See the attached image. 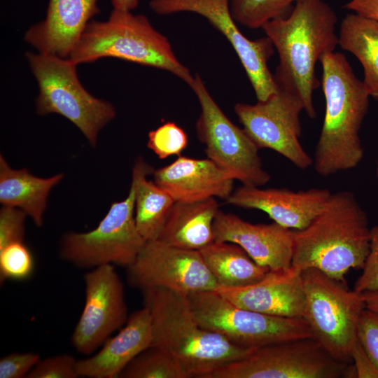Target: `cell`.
Here are the masks:
<instances>
[{"mask_svg":"<svg viewBox=\"0 0 378 378\" xmlns=\"http://www.w3.org/2000/svg\"><path fill=\"white\" fill-rule=\"evenodd\" d=\"M337 22L336 13L323 0H300L286 15L262 27L278 52L276 86L299 96L311 118L316 117L313 94L319 85L315 66L338 46Z\"/></svg>","mask_w":378,"mask_h":378,"instance_id":"cell-1","label":"cell"},{"mask_svg":"<svg viewBox=\"0 0 378 378\" xmlns=\"http://www.w3.org/2000/svg\"><path fill=\"white\" fill-rule=\"evenodd\" d=\"M292 266L315 268L344 282L351 270L363 269L370 252L371 228L366 213L350 191L331 193L304 229L293 230Z\"/></svg>","mask_w":378,"mask_h":378,"instance_id":"cell-2","label":"cell"},{"mask_svg":"<svg viewBox=\"0 0 378 378\" xmlns=\"http://www.w3.org/2000/svg\"><path fill=\"white\" fill-rule=\"evenodd\" d=\"M319 62L326 109L313 164L316 173L326 177L361 162L364 150L359 133L370 95L344 55L328 52Z\"/></svg>","mask_w":378,"mask_h":378,"instance_id":"cell-3","label":"cell"},{"mask_svg":"<svg viewBox=\"0 0 378 378\" xmlns=\"http://www.w3.org/2000/svg\"><path fill=\"white\" fill-rule=\"evenodd\" d=\"M150 313L151 346L169 352L188 378H206L217 368L247 356L255 349L235 344L203 328L191 310L186 294L164 288L142 289Z\"/></svg>","mask_w":378,"mask_h":378,"instance_id":"cell-4","label":"cell"},{"mask_svg":"<svg viewBox=\"0 0 378 378\" xmlns=\"http://www.w3.org/2000/svg\"><path fill=\"white\" fill-rule=\"evenodd\" d=\"M115 57L168 71L188 85L194 76L176 57L167 38L144 15L113 9L107 20H91L68 59L76 64Z\"/></svg>","mask_w":378,"mask_h":378,"instance_id":"cell-5","label":"cell"},{"mask_svg":"<svg viewBox=\"0 0 378 378\" xmlns=\"http://www.w3.org/2000/svg\"><path fill=\"white\" fill-rule=\"evenodd\" d=\"M25 55L38 85L37 113L66 118L95 146L101 130L115 116L113 105L84 88L77 75V64L68 58L31 52Z\"/></svg>","mask_w":378,"mask_h":378,"instance_id":"cell-6","label":"cell"},{"mask_svg":"<svg viewBox=\"0 0 378 378\" xmlns=\"http://www.w3.org/2000/svg\"><path fill=\"white\" fill-rule=\"evenodd\" d=\"M302 276L305 293L303 319L312 337L334 358L349 363L359 320L366 309L362 293L349 290L344 281L315 268L302 271Z\"/></svg>","mask_w":378,"mask_h":378,"instance_id":"cell-7","label":"cell"},{"mask_svg":"<svg viewBox=\"0 0 378 378\" xmlns=\"http://www.w3.org/2000/svg\"><path fill=\"white\" fill-rule=\"evenodd\" d=\"M139 171L136 163L127 196L111 204L97 227L86 232L65 234L60 242V257L79 268L112 264L127 267L146 241L135 220V195Z\"/></svg>","mask_w":378,"mask_h":378,"instance_id":"cell-8","label":"cell"},{"mask_svg":"<svg viewBox=\"0 0 378 378\" xmlns=\"http://www.w3.org/2000/svg\"><path fill=\"white\" fill-rule=\"evenodd\" d=\"M187 297L194 316L203 328L237 345L256 349L312 337L303 318L274 316L244 309L216 290L191 293Z\"/></svg>","mask_w":378,"mask_h":378,"instance_id":"cell-9","label":"cell"},{"mask_svg":"<svg viewBox=\"0 0 378 378\" xmlns=\"http://www.w3.org/2000/svg\"><path fill=\"white\" fill-rule=\"evenodd\" d=\"M189 87L200 106L196 131L207 158L242 185L261 187L268 183L271 176L263 167L259 148L243 128L227 117L198 74Z\"/></svg>","mask_w":378,"mask_h":378,"instance_id":"cell-10","label":"cell"},{"mask_svg":"<svg viewBox=\"0 0 378 378\" xmlns=\"http://www.w3.org/2000/svg\"><path fill=\"white\" fill-rule=\"evenodd\" d=\"M348 365L334 358L311 337L256 348L206 378H337L344 377Z\"/></svg>","mask_w":378,"mask_h":378,"instance_id":"cell-11","label":"cell"},{"mask_svg":"<svg viewBox=\"0 0 378 378\" xmlns=\"http://www.w3.org/2000/svg\"><path fill=\"white\" fill-rule=\"evenodd\" d=\"M234 110L242 128L259 150H274L300 169L313 164L300 141V114L304 106L296 94L277 87L276 92L267 99L254 104L238 102Z\"/></svg>","mask_w":378,"mask_h":378,"instance_id":"cell-12","label":"cell"},{"mask_svg":"<svg viewBox=\"0 0 378 378\" xmlns=\"http://www.w3.org/2000/svg\"><path fill=\"white\" fill-rule=\"evenodd\" d=\"M149 6L158 15L190 12L206 18L234 50L257 100H265L276 92L274 74L268 66L275 50L272 41L267 36L256 40L244 36L232 15L230 0H150Z\"/></svg>","mask_w":378,"mask_h":378,"instance_id":"cell-13","label":"cell"},{"mask_svg":"<svg viewBox=\"0 0 378 378\" xmlns=\"http://www.w3.org/2000/svg\"><path fill=\"white\" fill-rule=\"evenodd\" d=\"M127 269L130 284L141 290L164 288L188 295L218 288L200 251L158 239L147 241Z\"/></svg>","mask_w":378,"mask_h":378,"instance_id":"cell-14","label":"cell"},{"mask_svg":"<svg viewBox=\"0 0 378 378\" xmlns=\"http://www.w3.org/2000/svg\"><path fill=\"white\" fill-rule=\"evenodd\" d=\"M85 304L71 335L74 349L94 354L128 319L123 284L113 265L93 268L84 276Z\"/></svg>","mask_w":378,"mask_h":378,"instance_id":"cell-15","label":"cell"},{"mask_svg":"<svg viewBox=\"0 0 378 378\" xmlns=\"http://www.w3.org/2000/svg\"><path fill=\"white\" fill-rule=\"evenodd\" d=\"M331 193L327 188L293 191L241 185L232 191L225 202L237 207L260 210L281 226L301 230L318 214Z\"/></svg>","mask_w":378,"mask_h":378,"instance_id":"cell-16","label":"cell"},{"mask_svg":"<svg viewBox=\"0 0 378 378\" xmlns=\"http://www.w3.org/2000/svg\"><path fill=\"white\" fill-rule=\"evenodd\" d=\"M214 233L215 241L240 246L255 262L270 270L292 265L293 230L274 222L253 224L219 209L214 222Z\"/></svg>","mask_w":378,"mask_h":378,"instance_id":"cell-17","label":"cell"},{"mask_svg":"<svg viewBox=\"0 0 378 378\" xmlns=\"http://www.w3.org/2000/svg\"><path fill=\"white\" fill-rule=\"evenodd\" d=\"M234 304L264 314L303 318L305 293L302 272L293 267L269 270L258 282L216 290Z\"/></svg>","mask_w":378,"mask_h":378,"instance_id":"cell-18","label":"cell"},{"mask_svg":"<svg viewBox=\"0 0 378 378\" xmlns=\"http://www.w3.org/2000/svg\"><path fill=\"white\" fill-rule=\"evenodd\" d=\"M152 174L153 181L175 202H192L216 197L225 201L234 190L232 176L207 158L179 155Z\"/></svg>","mask_w":378,"mask_h":378,"instance_id":"cell-19","label":"cell"},{"mask_svg":"<svg viewBox=\"0 0 378 378\" xmlns=\"http://www.w3.org/2000/svg\"><path fill=\"white\" fill-rule=\"evenodd\" d=\"M98 0H49L45 19L26 31L24 40L38 52L68 58L92 18Z\"/></svg>","mask_w":378,"mask_h":378,"instance_id":"cell-20","label":"cell"},{"mask_svg":"<svg viewBox=\"0 0 378 378\" xmlns=\"http://www.w3.org/2000/svg\"><path fill=\"white\" fill-rule=\"evenodd\" d=\"M153 340L150 313L143 308L131 314L118 332L110 337L91 356L78 360L80 377L117 378L139 354L151 346Z\"/></svg>","mask_w":378,"mask_h":378,"instance_id":"cell-21","label":"cell"},{"mask_svg":"<svg viewBox=\"0 0 378 378\" xmlns=\"http://www.w3.org/2000/svg\"><path fill=\"white\" fill-rule=\"evenodd\" d=\"M218 210L215 198L175 202L158 240L175 247L200 251L215 241L214 222Z\"/></svg>","mask_w":378,"mask_h":378,"instance_id":"cell-22","label":"cell"},{"mask_svg":"<svg viewBox=\"0 0 378 378\" xmlns=\"http://www.w3.org/2000/svg\"><path fill=\"white\" fill-rule=\"evenodd\" d=\"M64 174L49 178L34 176L27 169H13L0 155V202L2 206L20 209L38 227L43 225V216L49 193L62 180Z\"/></svg>","mask_w":378,"mask_h":378,"instance_id":"cell-23","label":"cell"},{"mask_svg":"<svg viewBox=\"0 0 378 378\" xmlns=\"http://www.w3.org/2000/svg\"><path fill=\"white\" fill-rule=\"evenodd\" d=\"M200 252L218 287L251 285L261 280L270 270L258 265L234 243L214 241Z\"/></svg>","mask_w":378,"mask_h":378,"instance_id":"cell-24","label":"cell"},{"mask_svg":"<svg viewBox=\"0 0 378 378\" xmlns=\"http://www.w3.org/2000/svg\"><path fill=\"white\" fill-rule=\"evenodd\" d=\"M338 45L353 54L363 69V85L370 97L378 100V22L355 13L342 20Z\"/></svg>","mask_w":378,"mask_h":378,"instance_id":"cell-25","label":"cell"},{"mask_svg":"<svg viewBox=\"0 0 378 378\" xmlns=\"http://www.w3.org/2000/svg\"><path fill=\"white\" fill-rule=\"evenodd\" d=\"M139 176L135 195L134 217L137 228L147 241L158 239L175 203L172 197L153 181L148 180L152 168L139 158Z\"/></svg>","mask_w":378,"mask_h":378,"instance_id":"cell-26","label":"cell"},{"mask_svg":"<svg viewBox=\"0 0 378 378\" xmlns=\"http://www.w3.org/2000/svg\"><path fill=\"white\" fill-rule=\"evenodd\" d=\"M120 378H188L177 360L165 349L150 346L122 371Z\"/></svg>","mask_w":378,"mask_h":378,"instance_id":"cell-27","label":"cell"},{"mask_svg":"<svg viewBox=\"0 0 378 378\" xmlns=\"http://www.w3.org/2000/svg\"><path fill=\"white\" fill-rule=\"evenodd\" d=\"M300 0H230L237 23L251 29L262 28L269 21L286 15Z\"/></svg>","mask_w":378,"mask_h":378,"instance_id":"cell-28","label":"cell"},{"mask_svg":"<svg viewBox=\"0 0 378 378\" xmlns=\"http://www.w3.org/2000/svg\"><path fill=\"white\" fill-rule=\"evenodd\" d=\"M34 256L24 241H15L0 249V282L24 281L33 274Z\"/></svg>","mask_w":378,"mask_h":378,"instance_id":"cell-29","label":"cell"},{"mask_svg":"<svg viewBox=\"0 0 378 378\" xmlns=\"http://www.w3.org/2000/svg\"><path fill=\"white\" fill-rule=\"evenodd\" d=\"M188 144V136L183 129L174 122H167L148 134L147 147L160 159L181 155Z\"/></svg>","mask_w":378,"mask_h":378,"instance_id":"cell-30","label":"cell"},{"mask_svg":"<svg viewBox=\"0 0 378 378\" xmlns=\"http://www.w3.org/2000/svg\"><path fill=\"white\" fill-rule=\"evenodd\" d=\"M78 360L71 355L60 354L41 359L27 378H77Z\"/></svg>","mask_w":378,"mask_h":378,"instance_id":"cell-31","label":"cell"},{"mask_svg":"<svg viewBox=\"0 0 378 378\" xmlns=\"http://www.w3.org/2000/svg\"><path fill=\"white\" fill-rule=\"evenodd\" d=\"M27 214L20 209L2 206L0 210V249L10 243L24 241Z\"/></svg>","mask_w":378,"mask_h":378,"instance_id":"cell-32","label":"cell"},{"mask_svg":"<svg viewBox=\"0 0 378 378\" xmlns=\"http://www.w3.org/2000/svg\"><path fill=\"white\" fill-rule=\"evenodd\" d=\"M357 339L378 369V313L367 308L363 312Z\"/></svg>","mask_w":378,"mask_h":378,"instance_id":"cell-33","label":"cell"},{"mask_svg":"<svg viewBox=\"0 0 378 378\" xmlns=\"http://www.w3.org/2000/svg\"><path fill=\"white\" fill-rule=\"evenodd\" d=\"M362 270L354 290L360 293L378 290V225L371 227L370 252Z\"/></svg>","mask_w":378,"mask_h":378,"instance_id":"cell-34","label":"cell"},{"mask_svg":"<svg viewBox=\"0 0 378 378\" xmlns=\"http://www.w3.org/2000/svg\"><path fill=\"white\" fill-rule=\"evenodd\" d=\"M40 360L33 352L8 354L0 359V378L27 377Z\"/></svg>","mask_w":378,"mask_h":378,"instance_id":"cell-35","label":"cell"},{"mask_svg":"<svg viewBox=\"0 0 378 378\" xmlns=\"http://www.w3.org/2000/svg\"><path fill=\"white\" fill-rule=\"evenodd\" d=\"M351 358L358 378H378V369L358 339L352 346Z\"/></svg>","mask_w":378,"mask_h":378,"instance_id":"cell-36","label":"cell"},{"mask_svg":"<svg viewBox=\"0 0 378 378\" xmlns=\"http://www.w3.org/2000/svg\"><path fill=\"white\" fill-rule=\"evenodd\" d=\"M344 8L361 17L378 22V0H351Z\"/></svg>","mask_w":378,"mask_h":378,"instance_id":"cell-37","label":"cell"},{"mask_svg":"<svg viewBox=\"0 0 378 378\" xmlns=\"http://www.w3.org/2000/svg\"><path fill=\"white\" fill-rule=\"evenodd\" d=\"M366 308L378 313V290L362 293Z\"/></svg>","mask_w":378,"mask_h":378,"instance_id":"cell-38","label":"cell"},{"mask_svg":"<svg viewBox=\"0 0 378 378\" xmlns=\"http://www.w3.org/2000/svg\"><path fill=\"white\" fill-rule=\"evenodd\" d=\"M113 6V9L120 10L132 11L138 4L139 0H110Z\"/></svg>","mask_w":378,"mask_h":378,"instance_id":"cell-39","label":"cell"},{"mask_svg":"<svg viewBox=\"0 0 378 378\" xmlns=\"http://www.w3.org/2000/svg\"><path fill=\"white\" fill-rule=\"evenodd\" d=\"M376 176L378 181V158H377V164H376Z\"/></svg>","mask_w":378,"mask_h":378,"instance_id":"cell-40","label":"cell"}]
</instances>
